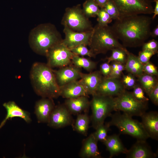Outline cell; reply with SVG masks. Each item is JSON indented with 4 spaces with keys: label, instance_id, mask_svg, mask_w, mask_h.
I'll use <instances>...</instances> for the list:
<instances>
[{
    "label": "cell",
    "instance_id": "cell-44",
    "mask_svg": "<svg viewBox=\"0 0 158 158\" xmlns=\"http://www.w3.org/2000/svg\"><path fill=\"white\" fill-rule=\"evenodd\" d=\"M158 36V25L154 29L152 32L151 31L150 36L154 38L157 37Z\"/></svg>",
    "mask_w": 158,
    "mask_h": 158
},
{
    "label": "cell",
    "instance_id": "cell-33",
    "mask_svg": "<svg viewBox=\"0 0 158 158\" xmlns=\"http://www.w3.org/2000/svg\"><path fill=\"white\" fill-rule=\"evenodd\" d=\"M97 16V24L100 25H107L112 20L111 17L103 8H100Z\"/></svg>",
    "mask_w": 158,
    "mask_h": 158
},
{
    "label": "cell",
    "instance_id": "cell-28",
    "mask_svg": "<svg viewBox=\"0 0 158 158\" xmlns=\"http://www.w3.org/2000/svg\"><path fill=\"white\" fill-rule=\"evenodd\" d=\"M111 54L110 56L107 58L109 63L115 61L125 64L129 52L126 47L116 48L111 50Z\"/></svg>",
    "mask_w": 158,
    "mask_h": 158
},
{
    "label": "cell",
    "instance_id": "cell-10",
    "mask_svg": "<svg viewBox=\"0 0 158 158\" xmlns=\"http://www.w3.org/2000/svg\"><path fill=\"white\" fill-rule=\"evenodd\" d=\"M74 55L61 42L54 45L47 52L45 56L47 64L52 69L64 67L71 64Z\"/></svg>",
    "mask_w": 158,
    "mask_h": 158
},
{
    "label": "cell",
    "instance_id": "cell-34",
    "mask_svg": "<svg viewBox=\"0 0 158 158\" xmlns=\"http://www.w3.org/2000/svg\"><path fill=\"white\" fill-rule=\"evenodd\" d=\"M111 17L112 20H116L119 18L118 11L116 6L111 0H109L103 8Z\"/></svg>",
    "mask_w": 158,
    "mask_h": 158
},
{
    "label": "cell",
    "instance_id": "cell-4",
    "mask_svg": "<svg viewBox=\"0 0 158 158\" xmlns=\"http://www.w3.org/2000/svg\"><path fill=\"white\" fill-rule=\"evenodd\" d=\"M118 40L111 26L97 24L93 27L88 46L90 50L96 56L106 54L115 48L125 47Z\"/></svg>",
    "mask_w": 158,
    "mask_h": 158
},
{
    "label": "cell",
    "instance_id": "cell-37",
    "mask_svg": "<svg viewBox=\"0 0 158 158\" xmlns=\"http://www.w3.org/2000/svg\"><path fill=\"white\" fill-rule=\"evenodd\" d=\"M158 52L148 50H142L139 52L138 56L140 62L144 65L150 61L151 58Z\"/></svg>",
    "mask_w": 158,
    "mask_h": 158
},
{
    "label": "cell",
    "instance_id": "cell-3",
    "mask_svg": "<svg viewBox=\"0 0 158 158\" xmlns=\"http://www.w3.org/2000/svg\"><path fill=\"white\" fill-rule=\"evenodd\" d=\"M62 40L55 25L50 23L41 24L34 28L28 38L32 49L37 54L45 56L50 48Z\"/></svg>",
    "mask_w": 158,
    "mask_h": 158
},
{
    "label": "cell",
    "instance_id": "cell-21",
    "mask_svg": "<svg viewBox=\"0 0 158 158\" xmlns=\"http://www.w3.org/2000/svg\"><path fill=\"white\" fill-rule=\"evenodd\" d=\"M92 133L84 139L79 154L82 158H100L102 157L99 150L97 143Z\"/></svg>",
    "mask_w": 158,
    "mask_h": 158
},
{
    "label": "cell",
    "instance_id": "cell-17",
    "mask_svg": "<svg viewBox=\"0 0 158 158\" xmlns=\"http://www.w3.org/2000/svg\"><path fill=\"white\" fill-rule=\"evenodd\" d=\"M55 106L53 99L42 98L37 101L35 106V113L38 122L47 123Z\"/></svg>",
    "mask_w": 158,
    "mask_h": 158
},
{
    "label": "cell",
    "instance_id": "cell-2",
    "mask_svg": "<svg viewBox=\"0 0 158 158\" xmlns=\"http://www.w3.org/2000/svg\"><path fill=\"white\" fill-rule=\"evenodd\" d=\"M30 78L34 91L42 98L55 99L60 96L53 69L47 63L36 62L32 65Z\"/></svg>",
    "mask_w": 158,
    "mask_h": 158
},
{
    "label": "cell",
    "instance_id": "cell-20",
    "mask_svg": "<svg viewBox=\"0 0 158 158\" xmlns=\"http://www.w3.org/2000/svg\"><path fill=\"white\" fill-rule=\"evenodd\" d=\"M64 104L72 114H78L83 112H87L90 107V101L88 96L66 99Z\"/></svg>",
    "mask_w": 158,
    "mask_h": 158
},
{
    "label": "cell",
    "instance_id": "cell-11",
    "mask_svg": "<svg viewBox=\"0 0 158 158\" xmlns=\"http://www.w3.org/2000/svg\"><path fill=\"white\" fill-rule=\"evenodd\" d=\"M71 114L64 104L55 106L50 116L48 125L55 128L73 125L74 122Z\"/></svg>",
    "mask_w": 158,
    "mask_h": 158
},
{
    "label": "cell",
    "instance_id": "cell-24",
    "mask_svg": "<svg viewBox=\"0 0 158 158\" xmlns=\"http://www.w3.org/2000/svg\"><path fill=\"white\" fill-rule=\"evenodd\" d=\"M125 70L138 77L143 73V65L140 61L138 56L129 52L125 64Z\"/></svg>",
    "mask_w": 158,
    "mask_h": 158
},
{
    "label": "cell",
    "instance_id": "cell-26",
    "mask_svg": "<svg viewBox=\"0 0 158 158\" xmlns=\"http://www.w3.org/2000/svg\"><path fill=\"white\" fill-rule=\"evenodd\" d=\"M90 118L87 113L78 114L75 122L73 124L74 130L85 136L87 135Z\"/></svg>",
    "mask_w": 158,
    "mask_h": 158
},
{
    "label": "cell",
    "instance_id": "cell-29",
    "mask_svg": "<svg viewBox=\"0 0 158 158\" xmlns=\"http://www.w3.org/2000/svg\"><path fill=\"white\" fill-rule=\"evenodd\" d=\"M100 8L94 0H87L83 4V11L88 18L95 17L99 11Z\"/></svg>",
    "mask_w": 158,
    "mask_h": 158
},
{
    "label": "cell",
    "instance_id": "cell-38",
    "mask_svg": "<svg viewBox=\"0 0 158 158\" xmlns=\"http://www.w3.org/2000/svg\"><path fill=\"white\" fill-rule=\"evenodd\" d=\"M143 73L158 76V71L157 67L150 61L143 65Z\"/></svg>",
    "mask_w": 158,
    "mask_h": 158
},
{
    "label": "cell",
    "instance_id": "cell-18",
    "mask_svg": "<svg viewBox=\"0 0 158 158\" xmlns=\"http://www.w3.org/2000/svg\"><path fill=\"white\" fill-rule=\"evenodd\" d=\"M140 117L141 122L149 137L158 140V113L150 111L145 113Z\"/></svg>",
    "mask_w": 158,
    "mask_h": 158
},
{
    "label": "cell",
    "instance_id": "cell-7",
    "mask_svg": "<svg viewBox=\"0 0 158 158\" xmlns=\"http://www.w3.org/2000/svg\"><path fill=\"white\" fill-rule=\"evenodd\" d=\"M61 23L77 32L92 31L93 28L89 18L84 14L80 4L66 8Z\"/></svg>",
    "mask_w": 158,
    "mask_h": 158
},
{
    "label": "cell",
    "instance_id": "cell-15",
    "mask_svg": "<svg viewBox=\"0 0 158 158\" xmlns=\"http://www.w3.org/2000/svg\"><path fill=\"white\" fill-rule=\"evenodd\" d=\"M127 158H155L157 154L154 152L146 140H137L125 153Z\"/></svg>",
    "mask_w": 158,
    "mask_h": 158
},
{
    "label": "cell",
    "instance_id": "cell-19",
    "mask_svg": "<svg viewBox=\"0 0 158 158\" xmlns=\"http://www.w3.org/2000/svg\"><path fill=\"white\" fill-rule=\"evenodd\" d=\"M3 106L6 110L7 114L5 118L0 124V129L5 124L8 119L13 117L20 118L28 123L31 121L30 113L20 108L14 101L4 103Z\"/></svg>",
    "mask_w": 158,
    "mask_h": 158
},
{
    "label": "cell",
    "instance_id": "cell-31",
    "mask_svg": "<svg viewBox=\"0 0 158 158\" xmlns=\"http://www.w3.org/2000/svg\"><path fill=\"white\" fill-rule=\"evenodd\" d=\"M70 49L75 55L93 58H95L96 56L87 48L86 46L84 44H81Z\"/></svg>",
    "mask_w": 158,
    "mask_h": 158
},
{
    "label": "cell",
    "instance_id": "cell-13",
    "mask_svg": "<svg viewBox=\"0 0 158 158\" xmlns=\"http://www.w3.org/2000/svg\"><path fill=\"white\" fill-rule=\"evenodd\" d=\"M126 90L119 78L103 77L96 94L115 97Z\"/></svg>",
    "mask_w": 158,
    "mask_h": 158
},
{
    "label": "cell",
    "instance_id": "cell-27",
    "mask_svg": "<svg viewBox=\"0 0 158 158\" xmlns=\"http://www.w3.org/2000/svg\"><path fill=\"white\" fill-rule=\"evenodd\" d=\"M71 63L75 66L83 68L90 72L92 71L97 66L96 63L90 59L75 55L72 59Z\"/></svg>",
    "mask_w": 158,
    "mask_h": 158
},
{
    "label": "cell",
    "instance_id": "cell-16",
    "mask_svg": "<svg viewBox=\"0 0 158 158\" xmlns=\"http://www.w3.org/2000/svg\"><path fill=\"white\" fill-rule=\"evenodd\" d=\"M103 76L99 71H92L89 73H81L79 83L83 87L87 94L92 96L96 91Z\"/></svg>",
    "mask_w": 158,
    "mask_h": 158
},
{
    "label": "cell",
    "instance_id": "cell-23",
    "mask_svg": "<svg viewBox=\"0 0 158 158\" xmlns=\"http://www.w3.org/2000/svg\"><path fill=\"white\" fill-rule=\"evenodd\" d=\"M109 153V158L121 153L125 154L127 149L124 147L118 135L108 136L103 142Z\"/></svg>",
    "mask_w": 158,
    "mask_h": 158
},
{
    "label": "cell",
    "instance_id": "cell-40",
    "mask_svg": "<svg viewBox=\"0 0 158 158\" xmlns=\"http://www.w3.org/2000/svg\"><path fill=\"white\" fill-rule=\"evenodd\" d=\"M99 71L103 77H109L111 72V67L109 63L107 62L102 63L100 66Z\"/></svg>",
    "mask_w": 158,
    "mask_h": 158
},
{
    "label": "cell",
    "instance_id": "cell-22",
    "mask_svg": "<svg viewBox=\"0 0 158 158\" xmlns=\"http://www.w3.org/2000/svg\"><path fill=\"white\" fill-rule=\"evenodd\" d=\"M60 96L66 99L77 97L83 96H87L83 86L78 80L69 83L60 87Z\"/></svg>",
    "mask_w": 158,
    "mask_h": 158
},
{
    "label": "cell",
    "instance_id": "cell-30",
    "mask_svg": "<svg viewBox=\"0 0 158 158\" xmlns=\"http://www.w3.org/2000/svg\"><path fill=\"white\" fill-rule=\"evenodd\" d=\"M110 126L108 123H104L98 126L93 134L96 140L103 142L106 139L108 132L110 130Z\"/></svg>",
    "mask_w": 158,
    "mask_h": 158
},
{
    "label": "cell",
    "instance_id": "cell-25",
    "mask_svg": "<svg viewBox=\"0 0 158 158\" xmlns=\"http://www.w3.org/2000/svg\"><path fill=\"white\" fill-rule=\"evenodd\" d=\"M157 77L143 73L138 77V81L148 95L158 84Z\"/></svg>",
    "mask_w": 158,
    "mask_h": 158
},
{
    "label": "cell",
    "instance_id": "cell-39",
    "mask_svg": "<svg viewBox=\"0 0 158 158\" xmlns=\"http://www.w3.org/2000/svg\"><path fill=\"white\" fill-rule=\"evenodd\" d=\"M142 46V50H148L158 52V43L154 39L145 42Z\"/></svg>",
    "mask_w": 158,
    "mask_h": 158
},
{
    "label": "cell",
    "instance_id": "cell-43",
    "mask_svg": "<svg viewBox=\"0 0 158 158\" xmlns=\"http://www.w3.org/2000/svg\"><path fill=\"white\" fill-rule=\"evenodd\" d=\"M100 8H104V5L109 0H94Z\"/></svg>",
    "mask_w": 158,
    "mask_h": 158
},
{
    "label": "cell",
    "instance_id": "cell-1",
    "mask_svg": "<svg viewBox=\"0 0 158 158\" xmlns=\"http://www.w3.org/2000/svg\"><path fill=\"white\" fill-rule=\"evenodd\" d=\"M152 18L137 15L115 20L111 27L118 40L125 47L142 46L150 36Z\"/></svg>",
    "mask_w": 158,
    "mask_h": 158
},
{
    "label": "cell",
    "instance_id": "cell-36",
    "mask_svg": "<svg viewBox=\"0 0 158 158\" xmlns=\"http://www.w3.org/2000/svg\"><path fill=\"white\" fill-rule=\"evenodd\" d=\"M121 80L126 89H133L136 84L135 76L130 73L123 75Z\"/></svg>",
    "mask_w": 158,
    "mask_h": 158
},
{
    "label": "cell",
    "instance_id": "cell-12",
    "mask_svg": "<svg viewBox=\"0 0 158 158\" xmlns=\"http://www.w3.org/2000/svg\"><path fill=\"white\" fill-rule=\"evenodd\" d=\"M92 32V30L84 32H77L64 26L63 32L65 37L62 42L69 49L81 44L88 46Z\"/></svg>",
    "mask_w": 158,
    "mask_h": 158
},
{
    "label": "cell",
    "instance_id": "cell-6",
    "mask_svg": "<svg viewBox=\"0 0 158 158\" xmlns=\"http://www.w3.org/2000/svg\"><path fill=\"white\" fill-rule=\"evenodd\" d=\"M90 101L92 114L90 118L92 127L96 129L104 123L105 119L115 111L114 97L95 94Z\"/></svg>",
    "mask_w": 158,
    "mask_h": 158
},
{
    "label": "cell",
    "instance_id": "cell-35",
    "mask_svg": "<svg viewBox=\"0 0 158 158\" xmlns=\"http://www.w3.org/2000/svg\"><path fill=\"white\" fill-rule=\"evenodd\" d=\"M133 89L132 94L137 100L142 102H148L149 99L145 96V92L140 85L136 84Z\"/></svg>",
    "mask_w": 158,
    "mask_h": 158
},
{
    "label": "cell",
    "instance_id": "cell-41",
    "mask_svg": "<svg viewBox=\"0 0 158 158\" xmlns=\"http://www.w3.org/2000/svg\"><path fill=\"white\" fill-rule=\"evenodd\" d=\"M148 96L153 103L156 106H158V84Z\"/></svg>",
    "mask_w": 158,
    "mask_h": 158
},
{
    "label": "cell",
    "instance_id": "cell-5",
    "mask_svg": "<svg viewBox=\"0 0 158 158\" xmlns=\"http://www.w3.org/2000/svg\"><path fill=\"white\" fill-rule=\"evenodd\" d=\"M111 120L108 122L109 126H114L121 134L129 135L137 140H146L149 136L141 122L124 113L116 111L110 115Z\"/></svg>",
    "mask_w": 158,
    "mask_h": 158
},
{
    "label": "cell",
    "instance_id": "cell-32",
    "mask_svg": "<svg viewBox=\"0 0 158 158\" xmlns=\"http://www.w3.org/2000/svg\"><path fill=\"white\" fill-rule=\"evenodd\" d=\"M111 62V72L109 77L119 78L125 70V65L115 61Z\"/></svg>",
    "mask_w": 158,
    "mask_h": 158
},
{
    "label": "cell",
    "instance_id": "cell-42",
    "mask_svg": "<svg viewBox=\"0 0 158 158\" xmlns=\"http://www.w3.org/2000/svg\"><path fill=\"white\" fill-rule=\"evenodd\" d=\"M155 2V6L154 9H153V15L152 17V20H154L156 16L158 15V0H154Z\"/></svg>",
    "mask_w": 158,
    "mask_h": 158
},
{
    "label": "cell",
    "instance_id": "cell-14",
    "mask_svg": "<svg viewBox=\"0 0 158 158\" xmlns=\"http://www.w3.org/2000/svg\"><path fill=\"white\" fill-rule=\"evenodd\" d=\"M57 83L59 87L80 79L82 72L80 68L73 65L60 68L56 70H53Z\"/></svg>",
    "mask_w": 158,
    "mask_h": 158
},
{
    "label": "cell",
    "instance_id": "cell-8",
    "mask_svg": "<svg viewBox=\"0 0 158 158\" xmlns=\"http://www.w3.org/2000/svg\"><path fill=\"white\" fill-rule=\"evenodd\" d=\"M116 111L123 113L132 117H141L148 108V102H142L137 100L132 92L126 90L118 96L114 97Z\"/></svg>",
    "mask_w": 158,
    "mask_h": 158
},
{
    "label": "cell",
    "instance_id": "cell-9",
    "mask_svg": "<svg viewBox=\"0 0 158 158\" xmlns=\"http://www.w3.org/2000/svg\"><path fill=\"white\" fill-rule=\"evenodd\" d=\"M118 11L120 18L137 15H150L153 9L151 0H111Z\"/></svg>",
    "mask_w": 158,
    "mask_h": 158
}]
</instances>
